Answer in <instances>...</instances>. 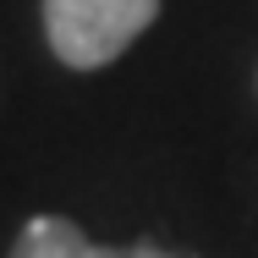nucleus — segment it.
Returning <instances> with one entry per match:
<instances>
[{
    "label": "nucleus",
    "instance_id": "1",
    "mask_svg": "<svg viewBox=\"0 0 258 258\" xmlns=\"http://www.w3.org/2000/svg\"><path fill=\"white\" fill-rule=\"evenodd\" d=\"M159 17V0H44L50 50L72 72H99Z\"/></svg>",
    "mask_w": 258,
    "mask_h": 258
},
{
    "label": "nucleus",
    "instance_id": "2",
    "mask_svg": "<svg viewBox=\"0 0 258 258\" xmlns=\"http://www.w3.org/2000/svg\"><path fill=\"white\" fill-rule=\"evenodd\" d=\"M11 258H115L110 247H94L72 220H55V214H39L22 225Z\"/></svg>",
    "mask_w": 258,
    "mask_h": 258
},
{
    "label": "nucleus",
    "instance_id": "3",
    "mask_svg": "<svg viewBox=\"0 0 258 258\" xmlns=\"http://www.w3.org/2000/svg\"><path fill=\"white\" fill-rule=\"evenodd\" d=\"M115 258H192V253H170V247H149L143 242V247H121Z\"/></svg>",
    "mask_w": 258,
    "mask_h": 258
}]
</instances>
